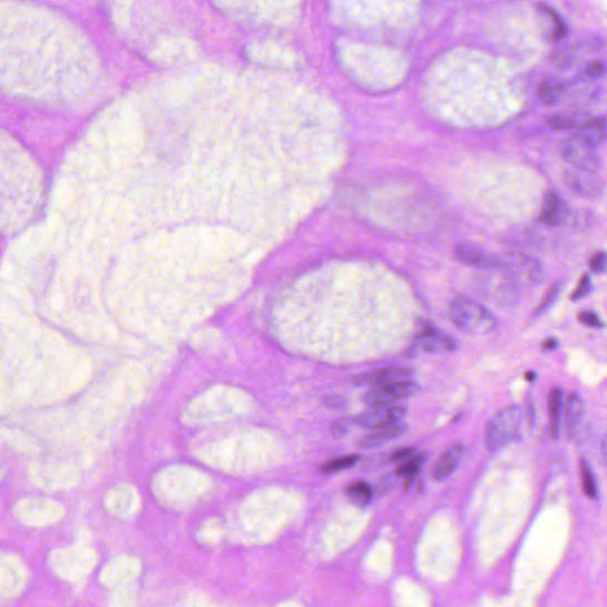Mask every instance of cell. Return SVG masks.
Listing matches in <instances>:
<instances>
[{
	"label": "cell",
	"instance_id": "1",
	"mask_svg": "<svg viewBox=\"0 0 607 607\" xmlns=\"http://www.w3.org/2000/svg\"><path fill=\"white\" fill-rule=\"evenodd\" d=\"M453 323L471 335H487L496 325L495 316L485 306L466 296H456L450 304Z\"/></svg>",
	"mask_w": 607,
	"mask_h": 607
},
{
	"label": "cell",
	"instance_id": "2",
	"mask_svg": "<svg viewBox=\"0 0 607 607\" xmlns=\"http://www.w3.org/2000/svg\"><path fill=\"white\" fill-rule=\"evenodd\" d=\"M522 423V410L517 406H509L496 413L485 427V444L491 452L510 444L520 432Z\"/></svg>",
	"mask_w": 607,
	"mask_h": 607
},
{
	"label": "cell",
	"instance_id": "3",
	"mask_svg": "<svg viewBox=\"0 0 607 607\" xmlns=\"http://www.w3.org/2000/svg\"><path fill=\"white\" fill-rule=\"evenodd\" d=\"M561 150L564 159L582 171L595 173L602 165L595 144L582 134L577 133L566 139Z\"/></svg>",
	"mask_w": 607,
	"mask_h": 607
},
{
	"label": "cell",
	"instance_id": "4",
	"mask_svg": "<svg viewBox=\"0 0 607 607\" xmlns=\"http://www.w3.org/2000/svg\"><path fill=\"white\" fill-rule=\"evenodd\" d=\"M418 387L413 382H395V384H384L374 387L366 393L363 401L371 408L384 407V406H395L399 401L405 400L407 397L414 395Z\"/></svg>",
	"mask_w": 607,
	"mask_h": 607
},
{
	"label": "cell",
	"instance_id": "5",
	"mask_svg": "<svg viewBox=\"0 0 607 607\" xmlns=\"http://www.w3.org/2000/svg\"><path fill=\"white\" fill-rule=\"evenodd\" d=\"M407 414V409L401 406H384L371 408L366 413L358 415L353 423L368 430H379L382 427L392 426L402 422Z\"/></svg>",
	"mask_w": 607,
	"mask_h": 607
},
{
	"label": "cell",
	"instance_id": "6",
	"mask_svg": "<svg viewBox=\"0 0 607 607\" xmlns=\"http://www.w3.org/2000/svg\"><path fill=\"white\" fill-rule=\"evenodd\" d=\"M414 376V371L404 366H388L379 371H371L366 374L357 375L353 379L356 386H384L395 382H407Z\"/></svg>",
	"mask_w": 607,
	"mask_h": 607
},
{
	"label": "cell",
	"instance_id": "7",
	"mask_svg": "<svg viewBox=\"0 0 607 607\" xmlns=\"http://www.w3.org/2000/svg\"><path fill=\"white\" fill-rule=\"evenodd\" d=\"M417 344L423 351L432 353H451L458 346L456 340L451 335L434 327L422 329L417 336Z\"/></svg>",
	"mask_w": 607,
	"mask_h": 607
},
{
	"label": "cell",
	"instance_id": "8",
	"mask_svg": "<svg viewBox=\"0 0 607 607\" xmlns=\"http://www.w3.org/2000/svg\"><path fill=\"white\" fill-rule=\"evenodd\" d=\"M564 179H566L567 186L574 192H577V195L584 196V197L595 199L603 191V183L599 177L595 176V173H588V171H582V170L575 168V170H571L569 173H566Z\"/></svg>",
	"mask_w": 607,
	"mask_h": 607
},
{
	"label": "cell",
	"instance_id": "9",
	"mask_svg": "<svg viewBox=\"0 0 607 607\" xmlns=\"http://www.w3.org/2000/svg\"><path fill=\"white\" fill-rule=\"evenodd\" d=\"M465 453V446L463 444H454L445 451L435 464L433 470V477L435 481H445L458 469L461 459Z\"/></svg>",
	"mask_w": 607,
	"mask_h": 607
},
{
	"label": "cell",
	"instance_id": "10",
	"mask_svg": "<svg viewBox=\"0 0 607 607\" xmlns=\"http://www.w3.org/2000/svg\"><path fill=\"white\" fill-rule=\"evenodd\" d=\"M406 431H407V425L404 422H399L392 426L382 427L363 437L362 439L360 440L358 446L361 448H379L387 444L388 441H392L405 434Z\"/></svg>",
	"mask_w": 607,
	"mask_h": 607
},
{
	"label": "cell",
	"instance_id": "11",
	"mask_svg": "<svg viewBox=\"0 0 607 607\" xmlns=\"http://www.w3.org/2000/svg\"><path fill=\"white\" fill-rule=\"evenodd\" d=\"M566 216L567 207L560 196L555 192H548L543 202L540 220L551 227H558L564 222Z\"/></svg>",
	"mask_w": 607,
	"mask_h": 607
},
{
	"label": "cell",
	"instance_id": "12",
	"mask_svg": "<svg viewBox=\"0 0 607 607\" xmlns=\"http://www.w3.org/2000/svg\"><path fill=\"white\" fill-rule=\"evenodd\" d=\"M454 256L458 261L469 266L477 268H489L495 265V258L485 254L482 250L474 248L472 245H459L454 250Z\"/></svg>",
	"mask_w": 607,
	"mask_h": 607
},
{
	"label": "cell",
	"instance_id": "13",
	"mask_svg": "<svg viewBox=\"0 0 607 607\" xmlns=\"http://www.w3.org/2000/svg\"><path fill=\"white\" fill-rule=\"evenodd\" d=\"M564 413L566 427L571 431L575 430L580 425V422L584 418V414H585L584 401L580 395H577V393L569 394L567 400H566Z\"/></svg>",
	"mask_w": 607,
	"mask_h": 607
},
{
	"label": "cell",
	"instance_id": "14",
	"mask_svg": "<svg viewBox=\"0 0 607 607\" xmlns=\"http://www.w3.org/2000/svg\"><path fill=\"white\" fill-rule=\"evenodd\" d=\"M564 93V85L560 80L547 78L542 82L538 89L540 99L544 104H554L561 99Z\"/></svg>",
	"mask_w": 607,
	"mask_h": 607
},
{
	"label": "cell",
	"instance_id": "15",
	"mask_svg": "<svg viewBox=\"0 0 607 607\" xmlns=\"http://www.w3.org/2000/svg\"><path fill=\"white\" fill-rule=\"evenodd\" d=\"M549 405V415L551 419V433L554 438L559 437V428H560L561 408H562V392L560 388H553L548 397Z\"/></svg>",
	"mask_w": 607,
	"mask_h": 607
},
{
	"label": "cell",
	"instance_id": "16",
	"mask_svg": "<svg viewBox=\"0 0 607 607\" xmlns=\"http://www.w3.org/2000/svg\"><path fill=\"white\" fill-rule=\"evenodd\" d=\"M582 135L593 142L595 146L599 142H603L606 137V126L604 118H595L582 126Z\"/></svg>",
	"mask_w": 607,
	"mask_h": 607
},
{
	"label": "cell",
	"instance_id": "17",
	"mask_svg": "<svg viewBox=\"0 0 607 607\" xmlns=\"http://www.w3.org/2000/svg\"><path fill=\"white\" fill-rule=\"evenodd\" d=\"M348 497L353 503L358 505H366L371 503L373 498V490L371 485L366 482H355L349 485L346 490Z\"/></svg>",
	"mask_w": 607,
	"mask_h": 607
},
{
	"label": "cell",
	"instance_id": "18",
	"mask_svg": "<svg viewBox=\"0 0 607 607\" xmlns=\"http://www.w3.org/2000/svg\"><path fill=\"white\" fill-rule=\"evenodd\" d=\"M423 464H425V456L420 454V453H415L414 456L408 458L407 461L401 463L397 469V474L400 477L410 478V477H414L415 474L420 472V470H421Z\"/></svg>",
	"mask_w": 607,
	"mask_h": 607
},
{
	"label": "cell",
	"instance_id": "19",
	"mask_svg": "<svg viewBox=\"0 0 607 607\" xmlns=\"http://www.w3.org/2000/svg\"><path fill=\"white\" fill-rule=\"evenodd\" d=\"M360 456L357 454H351V456H340L333 461H327L322 467L320 471L325 474H335L340 472L343 470L350 469L357 463Z\"/></svg>",
	"mask_w": 607,
	"mask_h": 607
},
{
	"label": "cell",
	"instance_id": "20",
	"mask_svg": "<svg viewBox=\"0 0 607 607\" xmlns=\"http://www.w3.org/2000/svg\"><path fill=\"white\" fill-rule=\"evenodd\" d=\"M582 474L586 495L591 498H595L597 496V484H595V476L592 474L590 466L586 464V461L582 463Z\"/></svg>",
	"mask_w": 607,
	"mask_h": 607
},
{
	"label": "cell",
	"instance_id": "21",
	"mask_svg": "<svg viewBox=\"0 0 607 607\" xmlns=\"http://www.w3.org/2000/svg\"><path fill=\"white\" fill-rule=\"evenodd\" d=\"M543 9L551 16L553 22H554V29H553V37H554V39L559 41V39L564 38L567 34H569V29H567V26L564 24V21L561 19L559 13H556L551 8H544L543 6Z\"/></svg>",
	"mask_w": 607,
	"mask_h": 607
},
{
	"label": "cell",
	"instance_id": "22",
	"mask_svg": "<svg viewBox=\"0 0 607 607\" xmlns=\"http://www.w3.org/2000/svg\"><path fill=\"white\" fill-rule=\"evenodd\" d=\"M559 294H560V287L558 285L549 289L547 294L544 296V299L541 302V305L538 306V310L535 312V315H543L546 311L549 310L551 306L555 302L556 299L559 297Z\"/></svg>",
	"mask_w": 607,
	"mask_h": 607
},
{
	"label": "cell",
	"instance_id": "23",
	"mask_svg": "<svg viewBox=\"0 0 607 607\" xmlns=\"http://www.w3.org/2000/svg\"><path fill=\"white\" fill-rule=\"evenodd\" d=\"M548 125L554 129H569L575 127V120L571 115H564V114H558L551 117L548 120Z\"/></svg>",
	"mask_w": 607,
	"mask_h": 607
},
{
	"label": "cell",
	"instance_id": "24",
	"mask_svg": "<svg viewBox=\"0 0 607 607\" xmlns=\"http://www.w3.org/2000/svg\"><path fill=\"white\" fill-rule=\"evenodd\" d=\"M579 320L586 327H595V329H602L604 327L603 322L592 311H584V312H582L579 315Z\"/></svg>",
	"mask_w": 607,
	"mask_h": 607
},
{
	"label": "cell",
	"instance_id": "25",
	"mask_svg": "<svg viewBox=\"0 0 607 607\" xmlns=\"http://www.w3.org/2000/svg\"><path fill=\"white\" fill-rule=\"evenodd\" d=\"M604 73H605V65L602 62L595 60L586 68L585 76L588 80H597V78H602Z\"/></svg>",
	"mask_w": 607,
	"mask_h": 607
},
{
	"label": "cell",
	"instance_id": "26",
	"mask_svg": "<svg viewBox=\"0 0 607 607\" xmlns=\"http://www.w3.org/2000/svg\"><path fill=\"white\" fill-rule=\"evenodd\" d=\"M353 423V422H351V420H349V419H340V420L333 423V426L331 428L332 434L337 437V438L344 437L349 432L350 426Z\"/></svg>",
	"mask_w": 607,
	"mask_h": 607
},
{
	"label": "cell",
	"instance_id": "27",
	"mask_svg": "<svg viewBox=\"0 0 607 607\" xmlns=\"http://www.w3.org/2000/svg\"><path fill=\"white\" fill-rule=\"evenodd\" d=\"M591 291V280L588 276H582V281H580V284L577 286V289L574 291V293L572 294L573 300H579V299H582V298L587 296Z\"/></svg>",
	"mask_w": 607,
	"mask_h": 607
},
{
	"label": "cell",
	"instance_id": "28",
	"mask_svg": "<svg viewBox=\"0 0 607 607\" xmlns=\"http://www.w3.org/2000/svg\"><path fill=\"white\" fill-rule=\"evenodd\" d=\"M591 268L595 273L602 274L606 269V254L604 252H600L598 254L595 255V258L591 261Z\"/></svg>",
	"mask_w": 607,
	"mask_h": 607
},
{
	"label": "cell",
	"instance_id": "29",
	"mask_svg": "<svg viewBox=\"0 0 607 607\" xmlns=\"http://www.w3.org/2000/svg\"><path fill=\"white\" fill-rule=\"evenodd\" d=\"M415 453H417V451L414 448H400V450H397V451L393 453L390 459H392V461L402 463V461H407L408 458L414 456Z\"/></svg>",
	"mask_w": 607,
	"mask_h": 607
},
{
	"label": "cell",
	"instance_id": "30",
	"mask_svg": "<svg viewBox=\"0 0 607 607\" xmlns=\"http://www.w3.org/2000/svg\"><path fill=\"white\" fill-rule=\"evenodd\" d=\"M558 345H559V342L555 338H549V340H546L544 342V344H543V348L547 350H554L558 348Z\"/></svg>",
	"mask_w": 607,
	"mask_h": 607
},
{
	"label": "cell",
	"instance_id": "31",
	"mask_svg": "<svg viewBox=\"0 0 607 607\" xmlns=\"http://www.w3.org/2000/svg\"><path fill=\"white\" fill-rule=\"evenodd\" d=\"M526 379H528V381H531V379H534L535 373H528V374H527Z\"/></svg>",
	"mask_w": 607,
	"mask_h": 607
}]
</instances>
